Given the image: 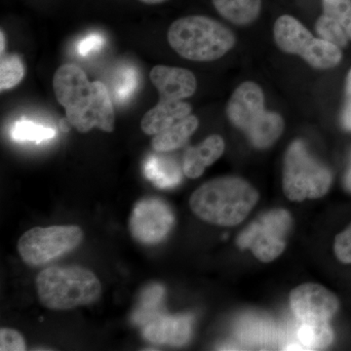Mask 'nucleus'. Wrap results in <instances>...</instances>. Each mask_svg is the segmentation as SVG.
Returning a JSON list of instances; mask_svg holds the SVG:
<instances>
[{"label":"nucleus","mask_w":351,"mask_h":351,"mask_svg":"<svg viewBox=\"0 0 351 351\" xmlns=\"http://www.w3.org/2000/svg\"><path fill=\"white\" fill-rule=\"evenodd\" d=\"M53 89L69 123L80 133L94 128L108 133L114 130V108L107 86L98 80L90 82L80 66H60L53 77Z\"/></svg>","instance_id":"f257e3e1"},{"label":"nucleus","mask_w":351,"mask_h":351,"mask_svg":"<svg viewBox=\"0 0 351 351\" xmlns=\"http://www.w3.org/2000/svg\"><path fill=\"white\" fill-rule=\"evenodd\" d=\"M258 200V191L248 182L226 176L205 182L196 189L189 199V206L206 223L233 226L246 219Z\"/></svg>","instance_id":"f03ea898"},{"label":"nucleus","mask_w":351,"mask_h":351,"mask_svg":"<svg viewBox=\"0 0 351 351\" xmlns=\"http://www.w3.org/2000/svg\"><path fill=\"white\" fill-rule=\"evenodd\" d=\"M39 302L55 311H71L99 301L101 284L92 270L80 265H53L36 279Z\"/></svg>","instance_id":"7ed1b4c3"},{"label":"nucleus","mask_w":351,"mask_h":351,"mask_svg":"<svg viewBox=\"0 0 351 351\" xmlns=\"http://www.w3.org/2000/svg\"><path fill=\"white\" fill-rule=\"evenodd\" d=\"M168 43L184 59L216 61L234 47L237 38L225 25L206 16H188L176 20L167 34Z\"/></svg>","instance_id":"20e7f679"},{"label":"nucleus","mask_w":351,"mask_h":351,"mask_svg":"<svg viewBox=\"0 0 351 351\" xmlns=\"http://www.w3.org/2000/svg\"><path fill=\"white\" fill-rule=\"evenodd\" d=\"M226 115L257 149L271 147L284 131L282 117L265 110L262 88L253 82H243L235 89L228 101Z\"/></svg>","instance_id":"39448f33"},{"label":"nucleus","mask_w":351,"mask_h":351,"mask_svg":"<svg viewBox=\"0 0 351 351\" xmlns=\"http://www.w3.org/2000/svg\"><path fill=\"white\" fill-rule=\"evenodd\" d=\"M332 181L331 171L311 154L302 141L289 145L283 168V191L289 199L322 197L331 188Z\"/></svg>","instance_id":"423d86ee"},{"label":"nucleus","mask_w":351,"mask_h":351,"mask_svg":"<svg viewBox=\"0 0 351 351\" xmlns=\"http://www.w3.org/2000/svg\"><path fill=\"white\" fill-rule=\"evenodd\" d=\"M276 45L288 54L301 56L309 66L317 69L335 68L341 63V48L329 41L315 38L299 20L283 15L274 27Z\"/></svg>","instance_id":"0eeeda50"},{"label":"nucleus","mask_w":351,"mask_h":351,"mask_svg":"<svg viewBox=\"0 0 351 351\" xmlns=\"http://www.w3.org/2000/svg\"><path fill=\"white\" fill-rule=\"evenodd\" d=\"M83 237L82 230L77 226L34 228L20 237L18 253L29 267H40L75 250Z\"/></svg>","instance_id":"6e6552de"},{"label":"nucleus","mask_w":351,"mask_h":351,"mask_svg":"<svg viewBox=\"0 0 351 351\" xmlns=\"http://www.w3.org/2000/svg\"><path fill=\"white\" fill-rule=\"evenodd\" d=\"M292 228V218L283 209H274L258 217L237 239L240 248H249L262 262H271L286 248V237Z\"/></svg>","instance_id":"1a4fd4ad"},{"label":"nucleus","mask_w":351,"mask_h":351,"mask_svg":"<svg viewBox=\"0 0 351 351\" xmlns=\"http://www.w3.org/2000/svg\"><path fill=\"white\" fill-rule=\"evenodd\" d=\"M175 226V215L165 201L144 198L138 201L129 219V232L145 246H154L167 239Z\"/></svg>","instance_id":"9d476101"},{"label":"nucleus","mask_w":351,"mask_h":351,"mask_svg":"<svg viewBox=\"0 0 351 351\" xmlns=\"http://www.w3.org/2000/svg\"><path fill=\"white\" fill-rule=\"evenodd\" d=\"M290 306L301 322H329L338 311L339 301L319 284L306 283L292 291Z\"/></svg>","instance_id":"9b49d317"},{"label":"nucleus","mask_w":351,"mask_h":351,"mask_svg":"<svg viewBox=\"0 0 351 351\" xmlns=\"http://www.w3.org/2000/svg\"><path fill=\"white\" fill-rule=\"evenodd\" d=\"M322 15L315 31L318 36L339 48L351 41V0H322Z\"/></svg>","instance_id":"f8f14e48"},{"label":"nucleus","mask_w":351,"mask_h":351,"mask_svg":"<svg viewBox=\"0 0 351 351\" xmlns=\"http://www.w3.org/2000/svg\"><path fill=\"white\" fill-rule=\"evenodd\" d=\"M152 84L159 93V103L184 101L195 93L197 80L191 71L174 66H156L151 71Z\"/></svg>","instance_id":"ddd939ff"},{"label":"nucleus","mask_w":351,"mask_h":351,"mask_svg":"<svg viewBox=\"0 0 351 351\" xmlns=\"http://www.w3.org/2000/svg\"><path fill=\"white\" fill-rule=\"evenodd\" d=\"M193 317L191 315H157L145 323L144 338L158 345L184 346L191 339Z\"/></svg>","instance_id":"4468645a"},{"label":"nucleus","mask_w":351,"mask_h":351,"mask_svg":"<svg viewBox=\"0 0 351 351\" xmlns=\"http://www.w3.org/2000/svg\"><path fill=\"white\" fill-rule=\"evenodd\" d=\"M225 147V141L219 135L209 136L197 147H188L182 158V172L189 179H197L223 156Z\"/></svg>","instance_id":"2eb2a0df"},{"label":"nucleus","mask_w":351,"mask_h":351,"mask_svg":"<svg viewBox=\"0 0 351 351\" xmlns=\"http://www.w3.org/2000/svg\"><path fill=\"white\" fill-rule=\"evenodd\" d=\"M191 106L184 101L170 104L158 101L156 107L145 113L141 122V128L147 135L156 136L169 128L178 120L191 115Z\"/></svg>","instance_id":"dca6fc26"},{"label":"nucleus","mask_w":351,"mask_h":351,"mask_svg":"<svg viewBox=\"0 0 351 351\" xmlns=\"http://www.w3.org/2000/svg\"><path fill=\"white\" fill-rule=\"evenodd\" d=\"M199 126V120L195 115H189L178 120L176 123L154 136L152 147L157 152H169L184 147L196 129Z\"/></svg>","instance_id":"f3484780"},{"label":"nucleus","mask_w":351,"mask_h":351,"mask_svg":"<svg viewBox=\"0 0 351 351\" xmlns=\"http://www.w3.org/2000/svg\"><path fill=\"white\" fill-rule=\"evenodd\" d=\"M221 17L237 25L255 22L262 10V0H212Z\"/></svg>","instance_id":"a211bd4d"},{"label":"nucleus","mask_w":351,"mask_h":351,"mask_svg":"<svg viewBox=\"0 0 351 351\" xmlns=\"http://www.w3.org/2000/svg\"><path fill=\"white\" fill-rule=\"evenodd\" d=\"M145 177L160 189H171L181 182V171L170 159L152 156L144 165Z\"/></svg>","instance_id":"6ab92c4d"},{"label":"nucleus","mask_w":351,"mask_h":351,"mask_svg":"<svg viewBox=\"0 0 351 351\" xmlns=\"http://www.w3.org/2000/svg\"><path fill=\"white\" fill-rule=\"evenodd\" d=\"M301 350H324L331 345L334 334L328 322H302L297 332Z\"/></svg>","instance_id":"aec40b11"},{"label":"nucleus","mask_w":351,"mask_h":351,"mask_svg":"<svg viewBox=\"0 0 351 351\" xmlns=\"http://www.w3.org/2000/svg\"><path fill=\"white\" fill-rule=\"evenodd\" d=\"M55 134L54 129L27 119L18 120L11 129V138L16 142L41 143L54 138Z\"/></svg>","instance_id":"412c9836"},{"label":"nucleus","mask_w":351,"mask_h":351,"mask_svg":"<svg viewBox=\"0 0 351 351\" xmlns=\"http://www.w3.org/2000/svg\"><path fill=\"white\" fill-rule=\"evenodd\" d=\"M25 76V66L16 54L1 55L0 61V90L1 92L17 86Z\"/></svg>","instance_id":"4be33fe9"},{"label":"nucleus","mask_w":351,"mask_h":351,"mask_svg":"<svg viewBox=\"0 0 351 351\" xmlns=\"http://www.w3.org/2000/svg\"><path fill=\"white\" fill-rule=\"evenodd\" d=\"M138 87V73L133 66L120 69L115 76L113 90L114 98L119 103H124L133 96Z\"/></svg>","instance_id":"5701e85b"},{"label":"nucleus","mask_w":351,"mask_h":351,"mask_svg":"<svg viewBox=\"0 0 351 351\" xmlns=\"http://www.w3.org/2000/svg\"><path fill=\"white\" fill-rule=\"evenodd\" d=\"M164 289L159 285H154L147 289L143 295L141 306L136 311V321L138 322H149L156 317L157 309L162 302Z\"/></svg>","instance_id":"b1692460"},{"label":"nucleus","mask_w":351,"mask_h":351,"mask_svg":"<svg viewBox=\"0 0 351 351\" xmlns=\"http://www.w3.org/2000/svg\"><path fill=\"white\" fill-rule=\"evenodd\" d=\"M27 350V343L24 337L16 330L2 328L0 330V350L24 351Z\"/></svg>","instance_id":"393cba45"},{"label":"nucleus","mask_w":351,"mask_h":351,"mask_svg":"<svg viewBox=\"0 0 351 351\" xmlns=\"http://www.w3.org/2000/svg\"><path fill=\"white\" fill-rule=\"evenodd\" d=\"M334 250L341 263H351V225L337 237Z\"/></svg>","instance_id":"a878e982"},{"label":"nucleus","mask_w":351,"mask_h":351,"mask_svg":"<svg viewBox=\"0 0 351 351\" xmlns=\"http://www.w3.org/2000/svg\"><path fill=\"white\" fill-rule=\"evenodd\" d=\"M105 38L100 34H88L78 43L76 50L80 56L86 57L92 53L101 50L105 45Z\"/></svg>","instance_id":"bb28decb"},{"label":"nucleus","mask_w":351,"mask_h":351,"mask_svg":"<svg viewBox=\"0 0 351 351\" xmlns=\"http://www.w3.org/2000/svg\"><path fill=\"white\" fill-rule=\"evenodd\" d=\"M341 124L346 130L351 131V69L346 77V101L341 112Z\"/></svg>","instance_id":"cd10ccee"},{"label":"nucleus","mask_w":351,"mask_h":351,"mask_svg":"<svg viewBox=\"0 0 351 351\" xmlns=\"http://www.w3.org/2000/svg\"><path fill=\"white\" fill-rule=\"evenodd\" d=\"M345 186L351 193V158L345 175Z\"/></svg>","instance_id":"c85d7f7f"},{"label":"nucleus","mask_w":351,"mask_h":351,"mask_svg":"<svg viewBox=\"0 0 351 351\" xmlns=\"http://www.w3.org/2000/svg\"><path fill=\"white\" fill-rule=\"evenodd\" d=\"M140 1L144 2L145 4H149V5H154V4L162 3V2L167 1V0H140Z\"/></svg>","instance_id":"c756f323"},{"label":"nucleus","mask_w":351,"mask_h":351,"mask_svg":"<svg viewBox=\"0 0 351 351\" xmlns=\"http://www.w3.org/2000/svg\"><path fill=\"white\" fill-rule=\"evenodd\" d=\"M1 40H0V43H1V47H0V52H1V55L3 54L4 49H5V36H4L3 31H1Z\"/></svg>","instance_id":"7c9ffc66"}]
</instances>
